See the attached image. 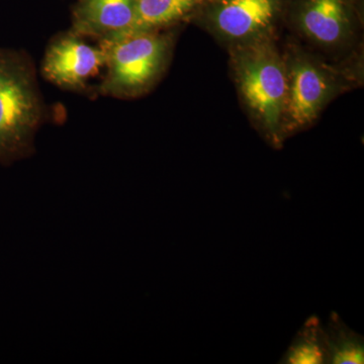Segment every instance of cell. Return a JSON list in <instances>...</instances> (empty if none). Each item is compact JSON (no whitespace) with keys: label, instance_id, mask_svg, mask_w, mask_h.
Masks as SVG:
<instances>
[{"label":"cell","instance_id":"6da1fadb","mask_svg":"<svg viewBox=\"0 0 364 364\" xmlns=\"http://www.w3.org/2000/svg\"><path fill=\"white\" fill-rule=\"evenodd\" d=\"M280 46L287 75L282 123V140L286 142L312 128L333 100L363 85L364 61H328L289 36Z\"/></svg>","mask_w":364,"mask_h":364},{"label":"cell","instance_id":"7a4b0ae2","mask_svg":"<svg viewBox=\"0 0 364 364\" xmlns=\"http://www.w3.org/2000/svg\"><path fill=\"white\" fill-rule=\"evenodd\" d=\"M227 52L232 80L249 121L270 147L282 149L287 75L280 39Z\"/></svg>","mask_w":364,"mask_h":364},{"label":"cell","instance_id":"3957f363","mask_svg":"<svg viewBox=\"0 0 364 364\" xmlns=\"http://www.w3.org/2000/svg\"><path fill=\"white\" fill-rule=\"evenodd\" d=\"M45 111L28 53L0 47V166L33 156Z\"/></svg>","mask_w":364,"mask_h":364},{"label":"cell","instance_id":"277c9868","mask_svg":"<svg viewBox=\"0 0 364 364\" xmlns=\"http://www.w3.org/2000/svg\"><path fill=\"white\" fill-rule=\"evenodd\" d=\"M284 30L328 61H364V0H291Z\"/></svg>","mask_w":364,"mask_h":364},{"label":"cell","instance_id":"5b68a950","mask_svg":"<svg viewBox=\"0 0 364 364\" xmlns=\"http://www.w3.org/2000/svg\"><path fill=\"white\" fill-rule=\"evenodd\" d=\"M177 28L112 36L98 41L105 53L107 70L98 86V95L132 100L150 92L171 63Z\"/></svg>","mask_w":364,"mask_h":364},{"label":"cell","instance_id":"8992f818","mask_svg":"<svg viewBox=\"0 0 364 364\" xmlns=\"http://www.w3.org/2000/svg\"><path fill=\"white\" fill-rule=\"evenodd\" d=\"M291 0H207L191 25L225 49L279 40Z\"/></svg>","mask_w":364,"mask_h":364},{"label":"cell","instance_id":"52a82bcc","mask_svg":"<svg viewBox=\"0 0 364 364\" xmlns=\"http://www.w3.org/2000/svg\"><path fill=\"white\" fill-rule=\"evenodd\" d=\"M105 66V53L67 31L50 42L41 72L46 80L63 90L83 92L90 78Z\"/></svg>","mask_w":364,"mask_h":364},{"label":"cell","instance_id":"ba28073f","mask_svg":"<svg viewBox=\"0 0 364 364\" xmlns=\"http://www.w3.org/2000/svg\"><path fill=\"white\" fill-rule=\"evenodd\" d=\"M135 16V0H78L71 11L70 31L98 41L128 30Z\"/></svg>","mask_w":364,"mask_h":364},{"label":"cell","instance_id":"9c48e42d","mask_svg":"<svg viewBox=\"0 0 364 364\" xmlns=\"http://www.w3.org/2000/svg\"><path fill=\"white\" fill-rule=\"evenodd\" d=\"M205 1L207 0H135L133 23L128 30L114 36L179 28L184 23H191V18Z\"/></svg>","mask_w":364,"mask_h":364},{"label":"cell","instance_id":"30bf717a","mask_svg":"<svg viewBox=\"0 0 364 364\" xmlns=\"http://www.w3.org/2000/svg\"><path fill=\"white\" fill-rule=\"evenodd\" d=\"M280 363H329L327 333L317 316L306 318L305 324L296 333Z\"/></svg>","mask_w":364,"mask_h":364},{"label":"cell","instance_id":"8fae6325","mask_svg":"<svg viewBox=\"0 0 364 364\" xmlns=\"http://www.w3.org/2000/svg\"><path fill=\"white\" fill-rule=\"evenodd\" d=\"M325 329L329 364L364 363L363 337L345 324L338 314L331 313Z\"/></svg>","mask_w":364,"mask_h":364}]
</instances>
